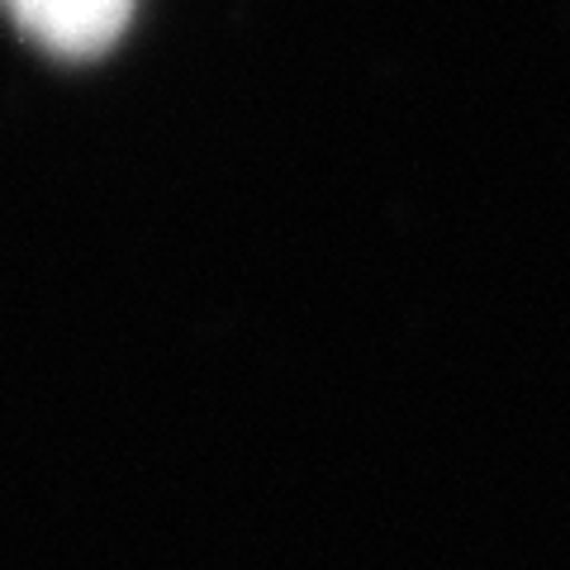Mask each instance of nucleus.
I'll use <instances>...</instances> for the list:
<instances>
[{
  "label": "nucleus",
  "mask_w": 570,
  "mask_h": 570,
  "mask_svg": "<svg viewBox=\"0 0 570 570\" xmlns=\"http://www.w3.org/2000/svg\"><path fill=\"white\" fill-rule=\"evenodd\" d=\"M134 6L138 0H0L29 43L67 62L110 52L129 29Z\"/></svg>",
  "instance_id": "f257e3e1"
}]
</instances>
